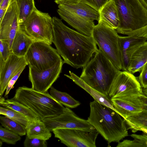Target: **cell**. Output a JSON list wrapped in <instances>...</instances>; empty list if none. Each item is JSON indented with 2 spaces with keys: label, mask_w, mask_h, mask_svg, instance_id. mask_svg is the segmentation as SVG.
Listing matches in <instances>:
<instances>
[{
  "label": "cell",
  "mask_w": 147,
  "mask_h": 147,
  "mask_svg": "<svg viewBox=\"0 0 147 147\" xmlns=\"http://www.w3.org/2000/svg\"><path fill=\"white\" fill-rule=\"evenodd\" d=\"M142 89L138 78L133 74L127 71H120L114 81L108 96L112 98Z\"/></svg>",
  "instance_id": "cell-14"
},
{
  "label": "cell",
  "mask_w": 147,
  "mask_h": 147,
  "mask_svg": "<svg viewBox=\"0 0 147 147\" xmlns=\"http://www.w3.org/2000/svg\"><path fill=\"white\" fill-rule=\"evenodd\" d=\"M42 121L51 132L59 129H76L88 131L95 130L87 120L80 117L67 107L64 112L59 115L45 118Z\"/></svg>",
  "instance_id": "cell-10"
},
{
  "label": "cell",
  "mask_w": 147,
  "mask_h": 147,
  "mask_svg": "<svg viewBox=\"0 0 147 147\" xmlns=\"http://www.w3.org/2000/svg\"><path fill=\"white\" fill-rule=\"evenodd\" d=\"M133 140H125L118 143L116 147H147V134H131Z\"/></svg>",
  "instance_id": "cell-29"
},
{
  "label": "cell",
  "mask_w": 147,
  "mask_h": 147,
  "mask_svg": "<svg viewBox=\"0 0 147 147\" xmlns=\"http://www.w3.org/2000/svg\"><path fill=\"white\" fill-rule=\"evenodd\" d=\"M0 122L3 127L20 136L26 134V129L24 127L7 117L1 116Z\"/></svg>",
  "instance_id": "cell-28"
},
{
  "label": "cell",
  "mask_w": 147,
  "mask_h": 147,
  "mask_svg": "<svg viewBox=\"0 0 147 147\" xmlns=\"http://www.w3.org/2000/svg\"><path fill=\"white\" fill-rule=\"evenodd\" d=\"M117 9L118 33L134 31L147 25V9L140 0H113Z\"/></svg>",
  "instance_id": "cell-5"
},
{
  "label": "cell",
  "mask_w": 147,
  "mask_h": 147,
  "mask_svg": "<svg viewBox=\"0 0 147 147\" xmlns=\"http://www.w3.org/2000/svg\"><path fill=\"white\" fill-rule=\"evenodd\" d=\"M0 139L2 142L15 145L21 139L20 136L3 127H0Z\"/></svg>",
  "instance_id": "cell-31"
},
{
  "label": "cell",
  "mask_w": 147,
  "mask_h": 147,
  "mask_svg": "<svg viewBox=\"0 0 147 147\" xmlns=\"http://www.w3.org/2000/svg\"><path fill=\"white\" fill-rule=\"evenodd\" d=\"M138 79L143 88H147V62L145 64L140 71Z\"/></svg>",
  "instance_id": "cell-35"
},
{
  "label": "cell",
  "mask_w": 147,
  "mask_h": 147,
  "mask_svg": "<svg viewBox=\"0 0 147 147\" xmlns=\"http://www.w3.org/2000/svg\"><path fill=\"white\" fill-rule=\"evenodd\" d=\"M14 0H2L0 1V20L3 17L7 8Z\"/></svg>",
  "instance_id": "cell-38"
},
{
  "label": "cell",
  "mask_w": 147,
  "mask_h": 147,
  "mask_svg": "<svg viewBox=\"0 0 147 147\" xmlns=\"http://www.w3.org/2000/svg\"><path fill=\"white\" fill-rule=\"evenodd\" d=\"M47 140L36 138H29L26 136L24 142L25 147H47Z\"/></svg>",
  "instance_id": "cell-32"
},
{
  "label": "cell",
  "mask_w": 147,
  "mask_h": 147,
  "mask_svg": "<svg viewBox=\"0 0 147 147\" xmlns=\"http://www.w3.org/2000/svg\"><path fill=\"white\" fill-rule=\"evenodd\" d=\"M115 98L124 100L141 109L147 112V96L143 92L142 89L125 94Z\"/></svg>",
  "instance_id": "cell-23"
},
{
  "label": "cell",
  "mask_w": 147,
  "mask_h": 147,
  "mask_svg": "<svg viewBox=\"0 0 147 147\" xmlns=\"http://www.w3.org/2000/svg\"><path fill=\"white\" fill-rule=\"evenodd\" d=\"M139 114L147 118V112L142 111Z\"/></svg>",
  "instance_id": "cell-41"
},
{
  "label": "cell",
  "mask_w": 147,
  "mask_h": 147,
  "mask_svg": "<svg viewBox=\"0 0 147 147\" xmlns=\"http://www.w3.org/2000/svg\"><path fill=\"white\" fill-rule=\"evenodd\" d=\"M12 98L28 107L42 121L59 115L66 108L48 92L42 93L25 86L19 87Z\"/></svg>",
  "instance_id": "cell-4"
},
{
  "label": "cell",
  "mask_w": 147,
  "mask_h": 147,
  "mask_svg": "<svg viewBox=\"0 0 147 147\" xmlns=\"http://www.w3.org/2000/svg\"><path fill=\"white\" fill-rule=\"evenodd\" d=\"M55 137L69 147H96L98 133L76 129H59L53 130Z\"/></svg>",
  "instance_id": "cell-9"
},
{
  "label": "cell",
  "mask_w": 147,
  "mask_h": 147,
  "mask_svg": "<svg viewBox=\"0 0 147 147\" xmlns=\"http://www.w3.org/2000/svg\"><path fill=\"white\" fill-rule=\"evenodd\" d=\"M58 8L57 12L62 19L78 32L86 35L92 36L95 26L93 21L86 20L59 5Z\"/></svg>",
  "instance_id": "cell-15"
},
{
  "label": "cell",
  "mask_w": 147,
  "mask_h": 147,
  "mask_svg": "<svg viewBox=\"0 0 147 147\" xmlns=\"http://www.w3.org/2000/svg\"><path fill=\"white\" fill-rule=\"evenodd\" d=\"M116 30L100 22L94 26L92 36L105 56L119 70L122 69L119 45V36Z\"/></svg>",
  "instance_id": "cell-6"
},
{
  "label": "cell",
  "mask_w": 147,
  "mask_h": 147,
  "mask_svg": "<svg viewBox=\"0 0 147 147\" xmlns=\"http://www.w3.org/2000/svg\"><path fill=\"white\" fill-rule=\"evenodd\" d=\"M53 20V42L64 63L76 69L83 67L98 49L93 37L71 29L56 17Z\"/></svg>",
  "instance_id": "cell-1"
},
{
  "label": "cell",
  "mask_w": 147,
  "mask_h": 147,
  "mask_svg": "<svg viewBox=\"0 0 147 147\" xmlns=\"http://www.w3.org/2000/svg\"><path fill=\"white\" fill-rule=\"evenodd\" d=\"M26 136L29 138L47 140L52 136L51 131L40 120L32 121L26 129Z\"/></svg>",
  "instance_id": "cell-21"
},
{
  "label": "cell",
  "mask_w": 147,
  "mask_h": 147,
  "mask_svg": "<svg viewBox=\"0 0 147 147\" xmlns=\"http://www.w3.org/2000/svg\"><path fill=\"white\" fill-rule=\"evenodd\" d=\"M25 57L29 66L39 70L50 68L62 60L57 49L41 41L34 42Z\"/></svg>",
  "instance_id": "cell-8"
},
{
  "label": "cell",
  "mask_w": 147,
  "mask_h": 147,
  "mask_svg": "<svg viewBox=\"0 0 147 147\" xmlns=\"http://www.w3.org/2000/svg\"><path fill=\"white\" fill-rule=\"evenodd\" d=\"M126 125L133 133H135L141 128L147 129V118L139 114L125 119Z\"/></svg>",
  "instance_id": "cell-30"
},
{
  "label": "cell",
  "mask_w": 147,
  "mask_h": 147,
  "mask_svg": "<svg viewBox=\"0 0 147 147\" xmlns=\"http://www.w3.org/2000/svg\"><path fill=\"white\" fill-rule=\"evenodd\" d=\"M58 5L88 20H96L98 22L99 20V11L85 3L80 1L76 4Z\"/></svg>",
  "instance_id": "cell-18"
},
{
  "label": "cell",
  "mask_w": 147,
  "mask_h": 147,
  "mask_svg": "<svg viewBox=\"0 0 147 147\" xmlns=\"http://www.w3.org/2000/svg\"><path fill=\"white\" fill-rule=\"evenodd\" d=\"M50 94L55 100L67 107L74 108L81 104L68 93L59 91L53 87L50 88Z\"/></svg>",
  "instance_id": "cell-26"
},
{
  "label": "cell",
  "mask_w": 147,
  "mask_h": 147,
  "mask_svg": "<svg viewBox=\"0 0 147 147\" xmlns=\"http://www.w3.org/2000/svg\"><path fill=\"white\" fill-rule=\"evenodd\" d=\"M109 0H81L80 1L87 4L99 11L102 7Z\"/></svg>",
  "instance_id": "cell-34"
},
{
  "label": "cell",
  "mask_w": 147,
  "mask_h": 147,
  "mask_svg": "<svg viewBox=\"0 0 147 147\" xmlns=\"http://www.w3.org/2000/svg\"><path fill=\"white\" fill-rule=\"evenodd\" d=\"M100 22L116 30L120 20L117 7L113 0H109L99 11Z\"/></svg>",
  "instance_id": "cell-16"
},
{
  "label": "cell",
  "mask_w": 147,
  "mask_h": 147,
  "mask_svg": "<svg viewBox=\"0 0 147 147\" xmlns=\"http://www.w3.org/2000/svg\"><path fill=\"white\" fill-rule=\"evenodd\" d=\"M142 92L143 93L147 96V88H142Z\"/></svg>",
  "instance_id": "cell-43"
},
{
  "label": "cell",
  "mask_w": 147,
  "mask_h": 147,
  "mask_svg": "<svg viewBox=\"0 0 147 147\" xmlns=\"http://www.w3.org/2000/svg\"><path fill=\"white\" fill-rule=\"evenodd\" d=\"M19 29L35 41L45 42L51 45L53 42V18L48 13L42 12L36 7Z\"/></svg>",
  "instance_id": "cell-7"
},
{
  "label": "cell",
  "mask_w": 147,
  "mask_h": 147,
  "mask_svg": "<svg viewBox=\"0 0 147 147\" xmlns=\"http://www.w3.org/2000/svg\"><path fill=\"white\" fill-rule=\"evenodd\" d=\"M0 105L1 106L21 113L32 120H40L28 107L13 98L5 100L2 96H0Z\"/></svg>",
  "instance_id": "cell-22"
},
{
  "label": "cell",
  "mask_w": 147,
  "mask_h": 147,
  "mask_svg": "<svg viewBox=\"0 0 147 147\" xmlns=\"http://www.w3.org/2000/svg\"><path fill=\"white\" fill-rule=\"evenodd\" d=\"M145 7L147 9V0H140Z\"/></svg>",
  "instance_id": "cell-42"
},
{
  "label": "cell",
  "mask_w": 147,
  "mask_h": 147,
  "mask_svg": "<svg viewBox=\"0 0 147 147\" xmlns=\"http://www.w3.org/2000/svg\"><path fill=\"white\" fill-rule=\"evenodd\" d=\"M34 42L19 28L11 45V53L19 57H25Z\"/></svg>",
  "instance_id": "cell-20"
},
{
  "label": "cell",
  "mask_w": 147,
  "mask_h": 147,
  "mask_svg": "<svg viewBox=\"0 0 147 147\" xmlns=\"http://www.w3.org/2000/svg\"><path fill=\"white\" fill-rule=\"evenodd\" d=\"M113 106L117 112L124 119L140 113L142 111L123 99L111 98Z\"/></svg>",
  "instance_id": "cell-24"
},
{
  "label": "cell",
  "mask_w": 147,
  "mask_h": 147,
  "mask_svg": "<svg viewBox=\"0 0 147 147\" xmlns=\"http://www.w3.org/2000/svg\"><path fill=\"white\" fill-rule=\"evenodd\" d=\"M27 65L25 57L12 53L5 61L0 59V96H2L10 80Z\"/></svg>",
  "instance_id": "cell-12"
},
{
  "label": "cell",
  "mask_w": 147,
  "mask_h": 147,
  "mask_svg": "<svg viewBox=\"0 0 147 147\" xmlns=\"http://www.w3.org/2000/svg\"><path fill=\"white\" fill-rule=\"evenodd\" d=\"M0 40L7 42L11 49L19 29L18 11L17 3L14 0L10 4L2 19L0 20Z\"/></svg>",
  "instance_id": "cell-13"
},
{
  "label": "cell",
  "mask_w": 147,
  "mask_h": 147,
  "mask_svg": "<svg viewBox=\"0 0 147 147\" xmlns=\"http://www.w3.org/2000/svg\"><path fill=\"white\" fill-rule=\"evenodd\" d=\"M90 106L87 120L109 144L118 143L128 136L125 120L116 111L94 100Z\"/></svg>",
  "instance_id": "cell-2"
},
{
  "label": "cell",
  "mask_w": 147,
  "mask_h": 147,
  "mask_svg": "<svg viewBox=\"0 0 147 147\" xmlns=\"http://www.w3.org/2000/svg\"><path fill=\"white\" fill-rule=\"evenodd\" d=\"M24 69H23L21 70L9 81L6 90L5 95V97L7 96L10 90L13 88V85Z\"/></svg>",
  "instance_id": "cell-37"
},
{
  "label": "cell",
  "mask_w": 147,
  "mask_h": 147,
  "mask_svg": "<svg viewBox=\"0 0 147 147\" xmlns=\"http://www.w3.org/2000/svg\"><path fill=\"white\" fill-rule=\"evenodd\" d=\"M63 63L62 60L51 67L42 70L29 66L28 78L32 88L42 93L47 92L59 77Z\"/></svg>",
  "instance_id": "cell-11"
},
{
  "label": "cell",
  "mask_w": 147,
  "mask_h": 147,
  "mask_svg": "<svg viewBox=\"0 0 147 147\" xmlns=\"http://www.w3.org/2000/svg\"><path fill=\"white\" fill-rule=\"evenodd\" d=\"M147 62V42H144L136 48L132 54L127 71L132 74L140 72Z\"/></svg>",
  "instance_id": "cell-19"
},
{
  "label": "cell",
  "mask_w": 147,
  "mask_h": 147,
  "mask_svg": "<svg viewBox=\"0 0 147 147\" xmlns=\"http://www.w3.org/2000/svg\"><path fill=\"white\" fill-rule=\"evenodd\" d=\"M69 72L70 75L66 74L64 75L85 90L93 98L94 100L112 108L117 112L113 106L111 98L108 96L103 95L98 92L89 86L74 73L70 71Z\"/></svg>",
  "instance_id": "cell-17"
},
{
  "label": "cell",
  "mask_w": 147,
  "mask_h": 147,
  "mask_svg": "<svg viewBox=\"0 0 147 147\" xmlns=\"http://www.w3.org/2000/svg\"><path fill=\"white\" fill-rule=\"evenodd\" d=\"M83 68L80 78L94 89L108 96L114 81L120 70L99 49L93 58Z\"/></svg>",
  "instance_id": "cell-3"
},
{
  "label": "cell",
  "mask_w": 147,
  "mask_h": 147,
  "mask_svg": "<svg viewBox=\"0 0 147 147\" xmlns=\"http://www.w3.org/2000/svg\"><path fill=\"white\" fill-rule=\"evenodd\" d=\"M0 114L7 117L20 123L26 129L32 121L25 115L13 110L0 107Z\"/></svg>",
  "instance_id": "cell-27"
},
{
  "label": "cell",
  "mask_w": 147,
  "mask_h": 147,
  "mask_svg": "<svg viewBox=\"0 0 147 147\" xmlns=\"http://www.w3.org/2000/svg\"><path fill=\"white\" fill-rule=\"evenodd\" d=\"M17 3L18 11L19 26L24 24L36 8L34 0H14Z\"/></svg>",
  "instance_id": "cell-25"
},
{
  "label": "cell",
  "mask_w": 147,
  "mask_h": 147,
  "mask_svg": "<svg viewBox=\"0 0 147 147\" xmlns=\"http://www.w3.org/2000/svg\"><path fill=\"white\" fill-rule=\"evenodd\" d=\"M81 0H55V2L57 4H76L78 3Z\"/></svg>",
  "instance_id": "cell-39"
},
{
  "label": "cell",
  "mask_w": 147,
  "mask_h": 147,
  "mask_svg": "<svg viewBox=\"0 0 147 147\" xmlns=\"http://www.w3.org/2000/svg\"><path fill=\"white\" fill-rule=\"evenodd\" d=\"M0 59L5 61L11 53L9 44L6 42L0 40Z\"/></svg>",
  "instance_id": "cell-33"
},
{
  "label": "cell",
  "mask_w": 147,
  "mask_h": 147,
  "mask_svg": "<svg viewBox=\"0 0 147 147\" xmlns=\"http://www.w3.org/2000/svg\"><path fill=\"white\" fill-rule=\"evenodd\" d=\"M123 34L127 36L143 37L147 38V25L138 30L126 32Z\"/></svg>",
  "instance_id": "cell-36"
},
{
  "label": "cell",
  "mask_w": 147,
  "mask_h": 147,
  "mask_svg": "<svg viewBox=\"0 0 147 147\" xmlns=\"http://www.w3.org/2000/svg\"><path fill=\"white\" fill-rule=\"evenodd\" d=\"M138 131H142L144 133L147 134V129L143 128H141L139 129Z\"/></svg>",
  "instance_id": "cell-40"
}]
</instances>
